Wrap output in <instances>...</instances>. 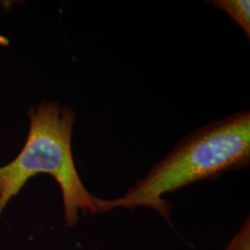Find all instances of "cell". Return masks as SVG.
<instances>
[{"label": "cell", "mask_w": 250, "mask_h": 250, "mask_svg": "<svg viewBox=\"0 0 250 250\" xmlns=\"http://www.w3.org/2000/svg\"><path fill=\"white\" fill-rule=\"evenodd\" d=\"M250 163V112L242 110L209 122L182 138L125 196L100 201L101 213L123 208H150L172 225L171 204L162 196L201 180H215L225 171Z\"/></svg>", "instance_id": "cell-1"}, {"label": "cell", "mask_w": 250, "mask_h": 250, "mask_svg": "<svg viewBox=\"0 0 250 250\" xmlns=\"http://www.w3.org/2000/svg\"><path fill=\"white\" fill-rule=\"evenodd\" d=\"M30 129L18 156L0 167V216L9 201L37 174L51 175L62 194L66 227H73L83 214L101 213L100 200L83 186L75 167L72 134L76 114L56 101L29 107Z\"/></svg>", "instance_id": "cell-2"}, {"label": "cell", "mask_w": 250, "mask_h": 250, "mask_svg": "<svg viewBox=\"0 0 250 250\" xmlns=\"http://www.w3.org/2000/svg\"><path fill=\"white\" fill-rule=\"evenodd\" d=\"M209 3L230 16L250 38V2L249 0H211Z\"/></svg>", "instance_id": "cell-3"}, {"label": "cell", "mask_w": 250, "mask_h": 250, "mask_svg": "<svg viewBox=\"0 0 250 250\" xmlns=\"http://www.w3.org/2000/svg\"><path fill=\"white\" fill-rule=\"evenodd\" d=\"M225 250H250V222L249 218Z\"/></svg>", "instance_id": "cell-4"}]
</instances>
